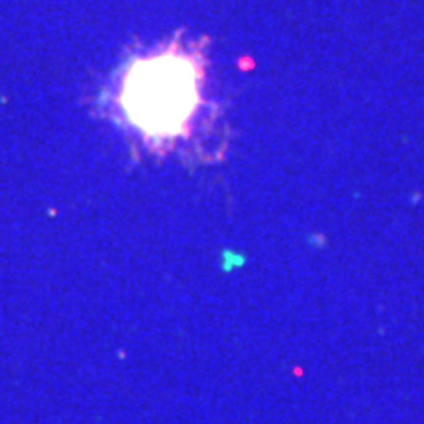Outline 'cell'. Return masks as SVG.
Listing matches in <instances>:
<instances>
[{
    "mask_svg": "<svg viewBox=\"0 0 424 424\" xmlns=\"http://www.w3.org/2000/svg\"><path fill=\"white\" fill-rule=\"evenodd\" d=\"M201 84V63L169 47L130 67L122 84V108L148 139L169 142L189 134V124L203 102Z\"/></svg>",
    "mask_w": 424,
    "mask_h": 424,
    "instance_id": "1",
    "label": "cell"
}]
</instances>
